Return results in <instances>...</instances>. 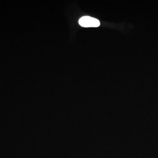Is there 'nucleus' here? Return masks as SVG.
Masks as SVG:
<instances>
[{
  "label": "nucleus",
  "instance_id": "1",
  "mask_svg": "<svg viewBox=\"0 0 158 158\" xmlns=\"http://www.w3.org/2000/svg\"><path fill=\"white\" fill-rule=\"evenodd\" d=\"M79 23L80 26L85 28H94L98 27L100 25L99 20L89 16L81 17L79 19Z\"/></svg>",
  "mask_w": 158,
  "mask_h": 158
}]
</instances>
